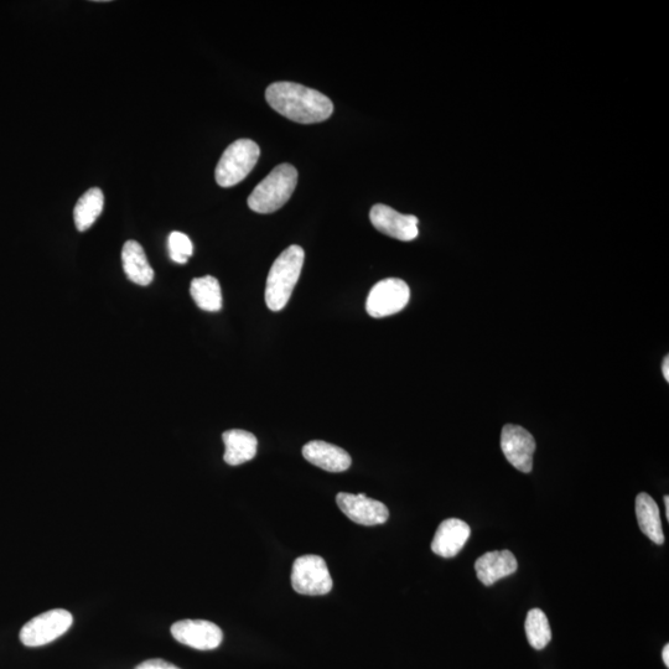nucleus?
Returning <instances> with one entry per match:
<instances>
[{
    "label": "nucleus",
    "mask_w": 669,
    "mask_h": 669,
    "mask_svg": "<svg viewBox=\"0 0 669 669\" xmlns=\"http://www.w3.org/2000/svg\"><path fill=\"white\" fill-rule=\"evenodd\" d=\"M266 100L274 111L302 124L324 122L334 112L333 102L328 96L294 82L272 84L267 88Z\"/></svg>",
    "instance_id": "f257e3e1"
},
{
    "label": "nucleus",
    "mask_w": 669,
    "mask_h": 669,
    "mask_svg": "<svg viewBox=\"0 0 669 669\" xmlns=\"http://www.w3.org/2000/svg\"><path fill=\"white\" fill-rule=\"evenodd\" d=\"M305 253L302 247L287 248L274 261L266 285V304L269 310L280 311L287 307L304 266Z\"/></svg>",
    "instance_id": "f03ea898"
},
{
    "label": "nucleus",
    "mask_w": 669,
    "mask_h": 669,
    "mask_svg": "<svg viewBox=\"0 0 669 669\" xmlns=\"http://www.w3.org/2000/svg\"><path fill=\"white\" fill-rule=\"evenodd\" d=\"M298 183V170L280 164L256 186L248 197V206L257 214H272L287 204Z\"/></svg>",
    "instance_id": "7ed1b4c3"
},
{
    "label": "nucleus",
    "mask_w": 669,
    "mask_h": 669,
    "mask_svg": "<svg viewBox=\"0 0 669 669\" xmlns=\"http://www.w3.org/2000/svg\"><path fill=\"white\" fill-rule=\"evenodd\" d=\"M261 155L258 144L251 139H240L233 142L223 152L215 171L217 184L221 188H232L245 180L256 167Z\"/></svg>",
    "instance_id": "20e7f679"
},
{
    "label": "nucleus",
    "mask_w": 669,
    "mask_h": 669,
    "mask_svg": "<svg viewBox=\"0 0 669 669\" xmlns=\"http://www.w3.org/2000/svg\"><path fill=\"white\" fill-rule=\"evenodd\" d=\"M74 622L69 611L55 609L46 611L30 620L20 631V641L28 647L48 645L66 634Z\"/></svg>",
    "instance_id": "39448f33"
},
{
    "label": "nucleus",
    "mask_w": 669,
    "mask_h": 669,
    "mask_svg": "<svg viewBox=\"0 0 669 669\" xmlns=\"http://www.w3.org/2000/svg\"><path fill=\"white\" fill-rule=\"evenodd\" d=\"M411 289L402 279L388 278L375 284L368 294L366 310L372 318L381 319L407 307Z\"/></svg>",
    "instance_id": "423d86ee"
},
{
    "label": "nucleus",
    "mask_w": 669,
    "mask_h": 669,
    "mask_svg": "<svg viewBox=\"0 0 669 669\" xmlns=\"http://www.w3.org/2000/svg\"><path fill=\"white\" fill-rule=\"evenodd\" d=\"M292 586L298 594L325 595L333 589V579L328 565L319 556H303L295 560L292 570Z\"/></svg>",
    "instance_id": "0eeeda50"
},
{
    "label": "nucleus",
    "mask_w": 669,
    "mask_h": 669,
    "mask_svg": "<svg viewBox=\"0 0 669 669\" xmlns=\"http://www.w3.org/2000/svg\"><path fill=\"white\" fill-rule=\"evenodd\" d=\"M501 448L508 463L521 473L530 474L537 445L533 435L520 425L507 424L502 429Z\"/></svg>",
    "instance_id": "6e6552de"
},
{
    "label": "nucleus",
    "mask_w": 669,
    "mask_h": 669,
    "mask_svg": "<svg viewBox=\"0 0 669 669\" xmlns=\"http://www.w3.org/2000/svg\"><path fill=\"white\" fill-rule=\"evenodd\" d=\"M337 506L352 522L361 526L383 525L390 518L386 505L377 500L368 499L366 495L346 494L340 492L336 496Z\"/></svg>",
    "instance_id": "1a4fd4ad"
},
{
    "label": "nucleus",
    "mask_w": 669,
    "mask_h": 669,
    "mask_svg": "<svg viewBox=\"0 0 669 669\" xmlns=\"http://www.w3.org/2000/svg\"><path fill=\"white\" fill-rule=\"evenodd\" d=\"M171 635L185 646L199 651H212L221 645L222 630L205 620H183L171 626Z\"/></svg>",
    "instance_id": "9d476101"
},
{
    "label": "nucleus",
    "mask_w": 669,
    "mask_h": 669,
    "mask_svg": "<svg viewBox=\"0 0 669 669\" xmlns=\"http://www.w3.org/2000/svg\"><path fill=\"white\" fill-rule=\"evenodd\" d=\"M370 220L376 230L396 240L409 242L418 237V219L413 215L399 214L392 207L377 204L372 207Z\"/></svg>",
    "instance_id": "9b49d317"
},
{
    "label": "nucleus",
    "mask_w": 669,
    "mask_h": 669,
    "mask_svg": "<svg viewBox=\"0 0 669 669\" xmlns=\"http://www.w3.org/2000/svg\"><path fill=\"white\" fill-rule=\"evenodd\" d=\"M471 530L468 523L459 518H449L442 522L432 542V551L443 558L458 556L470 538Z\"/></svg>",
    "instance_id": "f8f14e48"
},
{
    "label": "nucleus",
    "mask_w": 669,
    "mask_h": 669,
    "mask_svg": "<svg viewBox=\"0 0 669 669\" xmlns=\"http://www.w3.org/2000/svg\"><path fill=\"white\" fill-rule=\"evenodd\" d=\"M303 456L310 464L329 473H344L352 464L351 456L339 446L314 440L303 448Z\"/></svg>",
    "instance_id": "ddd939ff"
},
{
    "label": "nucleus",
    "mask_w": 669,
    "mask_h": 669,
    "mask_svg": "<svg viewBox=\"0 0 669 669\" xmlns=\"http://www.w3.org/2000/svg\"><path fill=\"white\" fill-rule=\"evenodd\" d=\"M517 569V559L510 551L485 553L475 563L477 578L486 586L494 585L499 580L510 577L517 572Z\"/></svg>",
    "instance_id": "4468645a"
},
{
    "label": "nucleus",
    "mask_w": 669,
    "mask_h": 669,
    "mask_svg": "<svg viewBox=\"0 0 669 669\" xmlns=\"http://www.w3.org/2000/svg\"><path fill=\"white\" fill-rule=\"evenodd\" d=\"M226 451L223 460L228 465L238 466L256 458L258 440L247 430L232 429L222 434Z\"/></svg>",
    "instance_id": "2eb2a0df"
},
{
    "label": "nucleus",
    "mask_w": 669,
    "mask_h": 669,
    "mask_svg": "<svg viewBox=\"0 0 669 669\" xmlns=\"http://www.w3.org/2000/svg\"><path fill=\"white\" fill-rule=\"evenodd\" d=\"M124 273L132 283L147 287L154 279V269L137 241H127L122 250Z\"/></svg>",
    "instance_id": "dca6fc26"
},
{
    "label": "nucleus",
    "mask_w": 669,
    "mask_h": 669,
    "mask_svg": "<svg viewBox=\"0 0 669 669\" xmlns=\"http://www.w3.org/2000/svg\"><path fill=\"white\" fill-rule=\"evenodd\" d=\"M636 516L643 534H646L652 542L661 546L665 543L660 508L652 497L646 492H641L636 499Z\"/></svg>",
    "instance_id": "f3484780"
},
{
    "label": "nucleus",
    "mask_w": 669,
    "mask_h": 669,
    "mask_svg": "<svg viewBox=\"0 0 669 669\" xmlns=\"http://www.w3.org/2000/svg\"><path fill=\"white\" fill-rule=\"evenodd\" d=\"M105 207V195L102 190L92 188L87 190L77 201L74 210V220L77 230L85 232L95 225Z\"/></svg>",
    "instance_id": "a211bd4d"
},
{
    "label": "nucleus",
    "mask_w": 669,
    "mask_h": 669,
    "mask_svg": "<svg viewBox=\"0 0 669 669\" xmlns=\"http://www.w3.org/2000/svg\"><path fill=\"white\" fill-rule=\"evenodd\" d=\"M190 293L200 309L209 313H217L222 309L221 285L215 277L195 278L191 282Z\"/></svg>",
    "instance_id": "6ab92c4d"
},
{
    "label": "nucleus",
    "mask_w": 669,
    "mask_h": 669,
    "mask_svg": "<svg viewBox=\"0 0 669 669\" xmlns=\"http://www.w3.org/2000/svg\"><path fill=\"white\" fill-rule=\"evenodd\" d=\"M525 629L528 642L536 650H543L552 640L548 617L541 609H532L528 613Z\"/></svg>",
    "instance_id": "aec40b11"
},
{
    "label": "nucleus",
    "mask_w": 669,
    "mask_h": 669,
    "mask_svg": "<svg viewBox=\"0 0 669 669\" xmlns=\"http://www.w3.org/2000/svg\"><path fill=\"white\" fill-rule=\"evenodd\" d=\"M170 258L175 263H188L189 258L193 256L194 246L190 238L183 232H171L168 240Z\"/></svg>",
    "instance_id": "412c9836"
},
{
    "label": "nucleus",
    "mask_w": 669,
    "mask_h": 669,
    "mask_svg": "<svg viewBox=\"0 0 669 669\" xmlns=\"http://www.w3.org/2000/svg\"><path fill=\"white\" fill-rule=\"evenodd\" d=\"M136 669H180V668L171 665V663L164 660H149L140 663V665Z\"/></svg>",
    "instance_id": "4be33fe9"
},
{
    "label": "nucleus",
    "mask_w": 669,
    "mask_h": 669,
    "mask_svg": "<svg viewBox=\"0 0 669 669\" xmlns=\"http://www.w3.org/2000/svg\"><path fill=\"white\" fill-rule=\"evenodd\" d=\"M662 371L663 376H665L666 380L669 381V356H666L665 360H663Z\"/></svg>",
    "instance_id": "5701e85b"
},
{
    "label": "nucleus",
    "mask_w": 669,
    "mask_h": 669,
    "mask_svg": "<svg viewBox=\"0 0 669 669\" xmlns=\"http://www.w3.org/2000/svg\"><path fill=\"white\" fill-rule=\"evenodd\" d=\"M662 657H663V662H665V665L668 668L669 667V645H666L665 648H663Z\"/></svg>",
    "instance_id": "b1692460"
},
{
    "label": "nucleus",
    "mask_w": 669,
    "mask_h": 669,
    "mask_svg": "<svg viewBox=\"0 0 669 669\" xmlns=\"http://www.w3.org/2000/svg\"><path fill=\"white\" fill-rule=\"evenodd\" d=\"M663 501H665V505H666V517H667V520H669V497L665 496V499H663Z\"/></svg>",
    "instance_id": "393cba45"
}]
</instances>
